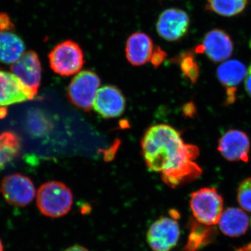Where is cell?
<instances>
[{"label": "cell", "mask_w": 251, "mask_h": 251, "mask_svg": "<svg viewBox=\"0 0 251 251\" xmlns=\"http://www.w3.org/2000/svg\"><path fill=\"white\" fill-rule=\"evenodd\" d=\"M142 150L149 169L162 172L195 161L199 155L196 145H188L179 132L166 125L150 127L141 142Z\"/></svg>", "instance_id": "cell-1"}, {"label": "cell", "mask_w": 251, "mask_h": 251, "mask_svg": "<svg viewBox=\"0 0 251 251\" xmlns=\"http://www.w3.org/2000/svg\"><path fill=\"white\" fill-rule=\"evenodd\" d=\"M74 196L70 188L59 181L45 183L38 190L36 204L41 214L47 217L65 216L72 209Z\"/></svg>", "instance_id": "cell-2"}, {"label": "cell", "mask_w": 251, "mask_h": 251, "mask_svg": "<svg viewBox=\"0 0 251 251\" xmlns=\"http://www.w3.org/2000/svg\"><path fill=\"white\" fill-rule=\"evenodd\" d=\"M222 196L214 188H203L191 195L190 206L199 224L214 226L219 224L224 213Z\"/></svg>", "instance_id": "cell-3"}, {"label": "cell", "mask_w": 251, "mask_h": 251, "mask_svg": "<svg viewBox=\"0 0 251 251\" xmlns=\"http://www.w3.org/2000/svg\"><path fill=\"white\" fill-rule=\"evenodd\" d=\"M50 65L56 74L70 76L83 67L84 54L80 46L72 41L57 44L49 55Z\"/></svg>", "instance_id": "cell-4"}, {"label": "cell", "mask_w": 251, "mask_h": 251, "mask_svg": "<svg viewBox=\"0 0 251 251\" xmlns=\"http://www.w3.org/2000/svg\"><path fill=\"white\" fill-rule=\"evenodd\" d=\"M100 79L96 73L83 71L73 78L67 89L68 98L77 108L89 111L100 86Z\"/></svg>", "instance_id": "cell-5"}, {"label": "cell", "mask_w": 251, "mask_h": 251, "mask_svg": "<svg viewBox=\"0 0 251 251\" xmlns=\"http://www.w3.org/2000/svg\"><path fill=\"white\" fill-rule=\"evenodd\" d=\"M180 237L179 225L175 217L163 216L150 226L147 240L153 251H171L177 244Z\"/></svg>", "instance_id": "cell-6"}, {"label": "cell", "mask_w": 251, "mask_h": 251, "mask_svg": "<svg viewBox=\"0 0 251 251\" xmlns=\"http://www.w3.org/2000/svg\"><path fill=\"white\" fill-rule=\"evenodd\" d=\"M11 71L27 91L29 100L34 99L40 87L41 65L39 56L29 50L11 65Z\"/></svg>", "instance_id": "cell-7"}, {"label": "cell", "mask_w": 251, "mask_h": 251, "mask_svg": "<svg viewBox=\"0 0 251 251\" xmlns=\"http://www.w3.org/2000/svg\"><path fill=\"white\" fill-rule=\"evenodd\" d=\"M0 191L6 202L21 207L30 204L36 196L31 180L18 173L6 176L1 182Z\"/></svg>", "instance_id": "cell-8"}, {"label": "cell", "mask_w": 251, "mask_h": 251, "mask_svg": "<svg viewBox=\"0 0 251 251\" xmlns=\"http://www.w3.org/2000/svg\"><path fill=\"white\" fill-rule=\"evenodd\" d=\"M189 23V17L183 10L167 9L157 21V32L167 41L179 40L187 32Z\"/></svg>", "instance_id": "cell-9"}, {"label": "cell", "mask_w": 251, "mask_h": 251, "mask_svg": "<svg viewBox=\"0 0 251 251\" xmlns=\"http://www.w3.org/2000/svg\"><path fill=\"white\" fill-rule=\"evenodd\" d=\"M251 143L244 132L229 130L219 141L218 150L229 161H249Z\"/></svg>", "instance_id": "cell-10"}, {"label": "cell", "mask_w": 251, "mask_h": 251, "mask_svg": "<svg viewBox=\"0 0 251 251\" xmlns=\"http://www.w3.org/2000/svg\"><path fill=\"white\" fill-rule=\"evenodd\" d=\"M233 43L228 34L221 29H213L204 36L197 52H203L214 62L227 60L233 52Z\"/></svg>", "instance_id": "cell-11"}, {"label": "cell", "mask_w": 251, "mask_h": 251, "mask_svg": "<svg viewBox=\"0 0 251 251\" xmlns=\"http://www.w3.org/2000/svg\"><path fill=\"white\" fill-rule=\"evenodd\" d=\"M93 106L104 118H115L125 112L126 99L117 87L105 85L99 89Z\"/></svg>", "instance_id": "cell-12"}, {"label": "cell", "mask_w": 251, "mask_h": 251, "mask_svg": "<svg viewBox=\"0 0 251 251\" xmlns=\"http://www.w3.org/2000/svg\"><path fill=\"white\" fill-rule=\"evenodd\" d=\"M153 51V41L145 33H134L127 40L126 55L132 65L142 66L150 62Z\"/></svg>", "instance_id": "cell-13"}, {"label": "cell", "mask_w": 251, "mask_h": 251, "mask_svg": "<svg viewBox=\"0 0 251 251\" xmlns=\"http://www.w3.org/2000/svg\"><path fill=\"white\" fill-rule=\"evenodd\" d=\"M29 100L27 91L12 73L0 70V107Z\"/></svg>", "instance_id": "cell-14"}, {"label": "cell", "mask_w": 251, "mask_h": 251, "mask_svg": "<svg viewBox=\"0 0 251 251\" xmlns=\"http://www.w3.org/2000/svg\"><path fill=\"white\" fill-rule=\"evenodd\" d=\"M161 173L163 182L170 187L175 188L198 179L202 175V171L196 162L191 161L166 170Z\"/></svg>", "instance_id": "cell-15"}, {"label": "cell", "mask_w": 251, "mask_h": 251, "mask_svg": "<svg viewBox=\"0 0 251 251\" xmlns=\"http://www.w3.org/2000/svg\"><path fill=\"white\" fill-rule=\"evenodd\" d=\"M219 225L221 232L226 235L239 237L245 234L249 228V216L244 209L228 208L223 213Z\"/></svg>", "instance_id": "cell-16"}, {"label": "cell", "mask_w": 251, "mask_h": 251, "mask_svg": "<svg viewBox=\"0 0 251 251\" xmlns=\"http://www.w3.org/2000/svg\"><path fill=\"white\" fill-rule=\"evenodd\" d=\"M247 72L245 65L236 59L226 61L218 68V78L223 85L228 90V97L231 91L234 94V89L245 79Z\"/></svg>", "instance_id": "cell-17"}, {"label": "cell", "mask_w": 251, "mask_h": 251, "mask_svg": "<svg viewBox=\"0 0 251 251\" xmlns=\"http://www.w3.org/2000/svg\"><path fill=\"white\" fill-rule=\"evenodd\" d=\"M24 43L22 39L11 32H0V62L14 64L25 53Z\"/></svg>", "instance_id": "cell-18"}, {"label": "cell", "mask_w": 251, "mask_h": 251, "mask_svg": "<svg viewBox=\"0 0 251 251\" xmlns=\"http://www.w3.org/2000/svg\"><path fill=\"white\" fill-rule=\"evenodd\" d=\"M20 150L21 141L17 135L9 131L0 134V171L18 156Z\"/></svg>", "instance_id": "cell-19"}, {"label": "cell", "mask_w": 251, "mask_h": 251, "mask_svg": "<svg viewBox=\"0 0 251 251\" xmlns=\"http://www.w3.org/2000/svg\"><path fill=\"white\" fill-rule=\"evenodd\" d=\"M249 0H208L207 7L216 14L231 17L242 13Z\"/></svg>", "instance_id": "cell-20"}, {"label": "cell", "mask_w": 251, "mask_h": 251, "mask_svg": "<svg viewBox=\"0 0 251 251\" xmlns=\"http://www.w3.org/2000/svg\"><path fill=\"white\" fill-rule=\"evenodd\" d=\"M208 227L201 224L193 225L189 235L187 244L185 248L186 251H195L204 245L209 239V229Z\"/></svg>", "instance_id": "cell-21"}, {"label": "cell", "mask_w": 251, "mask_h": 251, "mask_svg": "<svg viewBox=\"0 0 251 251\" xmlns=\"http://www.w3.org/2000/svg\"><path fill=\"white\" fill-rule=\"evenodd\" d=\"M237 201L242 209L251 212V177L244 179L239 185Z\"/></svg>", "instance_id": "cell-22"}, {"label": "cell", "mask_w": 251, "mask_h": 251, "mask_svg": "<svg viewBox=\"0 0 251 251\" xmlns=\"http://www.w3.org/2000/svg\"><path fill=\"white\" fill-rule=\"evenodd\" d=\"M181 69L186 76L191 79L193 82L197 80L199 71L198 67L192 56L186 55L181 60Z\"/></svg>", "instance_id": "cell-23"}, {"label": "cell", "mask_w": 251, "mask_h": 251, "mask_svg": "<svg viewBox=\"0 0 251 251\" xmlns=\"http://www.w3.org/2000/svg\"><path fill=\"white\" fill-rule=\"evenodd\" d=\"M14 25L11 18L5 13L0 14V32L14 30Z\"/></svg>", "instance_id": "cell-24"}, {"label": "cell", "mask_w": 251, "mask_h": 251, "mask_svg": "<svg viewBox=\"0 0 251 251\" xmlns=\"http://www.w3.org/2000/svg\"><path fill=\"white\" fill-rule=\"evenodd\" d=\"M166 57V52L163 50L160 49L159 47H156V49L153 50L150 61L155 67H158V66L161 65V63L164 61Z\"/></svg>", "instance_id": "cell-25"}, {"label": "cell", "mask_w": 251, "mask_h": 251, "mask_svg": "<svg viewBox=\"0 0 251 251\" xmlns=\"http://www.w3.org/2000/svg\"><path fill=\"white\" fill-rule=\"evenodd\" d=\"M245 88L248 94L251 97V64L247 69V75L245 77Z\"/></svg>", "instance_id": "cell-26"}, {"label": "cell", "mask_w": 251, "mask_h": 251, "mask_svg": "<svg viewBox=\"0 0 251 251\" xmlns=\"http://www.w3.org/2000/svg\"><path fill=\"white\" fill-rule=\"evenodd\" d=\"M119 144H115L108 151H107L105 153V159L106 161H110V160L112 159L114 156H115V153H116V151L117 150V148H118Z\"/></svg>", "instance_id": "cell-27"}, {"label": "cell", "mask_w": 251, "mask_h": 251, "mask_svg": "<svg viewBox=\"0 0 251 251\" xmlns=\"http://www.w3.org/2000/svg\"><path fill=\"white\" fill-rule=\"evenodd\" d=\"M64 251H89L87 249H85V247H81V246L79 245H75L73 246V247H71L68 248L67 250Z\"/></svg>", "instance_id": "cell-28"}, {"label": "cell", "mask_w": 251, "mask_h": 251, "mask_svg": "<svg viewBox=\"0 0 251 251\" xmlns=\"http://www.w3.org/2000/svg\"><path fill=\"white\" fill-rule=\"evenodd\" d=\"M6 109L4 108H0V118L5 117L6 115Z\"/></svg>", "instance_id": "cell-29"}, {"label": "cell", "mask_w": 251, "mask_h": 251, "mask_svg": "<svg viewBox=\"0 0 251 251\" xmlns=\"http://www.w3.org/2000/svg\"><path fill=\"white\" fill-rule=\"evenodd\" d=\"M244 251H251V245L247 246L245 249H244Z\"/></svg>", "instance_id": "cell-30"}, {"label": "cell", "mask_w": 251, "mask_h": 251, "mask_svg": "<svg viewBox=\"0 0 251 251\" xmlns=\"http://www.w3.org/2000/svg\"><path fill=\"white\" fill-rule=\"evenodd\" d=\"M0 251H4V248H3V244L0 240Z\"/></svg>", "instance_id": "cell-31"}, {"label": "cell", "mask_w": 251, "mask_h": 251, "mask_svg": "<svg viewBox=\"0 0 251 251\" xmlns=\"http://www.w3.org/2000/svg\"></svg>", "instance_id": "cell-32"}]
</instances>
